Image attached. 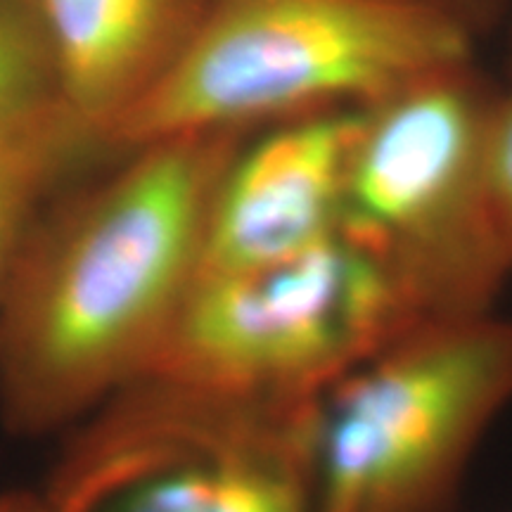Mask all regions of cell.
Returning <instances> with one entry per match:
<instances>
[{
  "instance_id": "obj_1",
  "label": "cell",
  "mask_w": 512,
  "mask_h": 512,
  "mask_svg": "<svg viewBox=\"0 0 512 512\" xmlns=\"http://www.w3.org/2000/svg\"><path fill=\"white\" fill-rule=\"evenodd\" d=\"M252 131L133 147L117 174L38 223L0 299V396L48 430L143 380L202 271L211 200Z\"/></svg>"
},
{
  "instance_id": "obj_2",
  "label": "cell",
  "mask_w": 512,
  "mask_h": 512,
  "mask_svg": "<svg viewBox=\"0 0 512 512\" xmlns=\"http://www.w3.org/2000/svg\"><path fill=\"white\" fill-rule=\"evenodd\" d=\"M477 38L413 0H209L174 67L107 133L133 147L366 107L475 60Z\"/></svg>"
},
{
  "instance_id": "obj_3",
  "label": "cell",
  "mask_w": 512,
  "mask_h": 512,
  "mask_svg": "<svg viewBox=\"0 0 512 512\" xmlns=\"http://www.w3.org/2000/svg\"><path fill=\"white\" fill-rule=\"evenodd\" d=\"M496 95L470 60L358 110L342 233L389 268L425 323L494 311L512 275L486 197Z\"/></svg>"
},
{
  "instance_id": "obj_4",
  "label": "cell",
  "mask_w": 512,
  "mask_h": 512,
  "mask_svg": "<svg viewBox=\"0 0 512 512\" xmlns=\"http://www.w3.org/2000/svg\"><path fill=\"white\" fill-rule=\"evenodd\" d=\"M422 323L389 268L339 230L273 264L197 275L143 380L242 406H316Z\"/></svg>"
},
{
  "instance_id": "obj_5",
  "label": "cell",
  "mask_w": 512,
  "mask_h": 512,
  "mask_svg": "<svg viewBox=\"0 0 512 512\" xmlns=\"http://www.w3.org/2000/svg\"><path fill=\"white\" fill-rule=\"evenodd\" d=\"M512 403V318L430 320L323 396L313 512H448Z\"/></svg>"
},
{
  "instance_id": "obj_6",
  "label": "cell",
  "mask_w": 512,
  "mask_h": 512,
  "mask_svg": "<svg viewBox=\"0 0 512 512\" xmlns=\"http://www.w3.org/2000/svg\"><path fill=\"white\" fill-rule=\"evenodd\" d=\"M358 110L302 114L242 140L211 200L200 273L273 264L335 238Z\"/></svg>"
},
{
  "instance_id": "obj_7",
  "label": "cell",
  "mask_w": 512,
  "mask_h": 512,
  "mask_svg": "<svg viewBox=\"0 0 512 512\" xmlns=\"http://www.w3.org/2000/svg\"><path fill=\"white\" fill-rule=\"evenodd\" d=\"M318 408L219 403L110 503L117 512H313Z\"/></svg>"
},
{
  "instance_id": "obj_8",
  "label": "cell",
  "mask_w": 512,
  "mask_h": 512,
  "mask_svg": "<svg viewBox=\"0 0 512 512\" xmlns=\"http://www.w3.org/2000/svg\"><path fill=\"white\" fill-rule=\"evenodd\" d=\"M67 110L105 145L174 67L209 0H38Z\"/></svg>"
},
{
  "instance_id": "obj_9",
  "label": "cell",
  "mask_w": 512,
  "mask_h": 512,
  "mask_svg": "<svg viewBox=\"0 0 512 512\" xmlns=\"http://www.w3.org/2000/svg\"><path fill=\"white\" fill-rule=\"evenodd\" d=\"M100 138L64 107L17 131L0 133V299L41 221L50 190Z\"/></svg>"
},
{
  "instance_id": "obj_10",
  "label": "cell",
  "mask_w": 512,
  "mask_h": 512,
  "mask_svg": "<svg viewBox=\"0 0 512 512\" xmlns=\"http://www.w3.org/2000/svg\"><path fill=\"white\" fill-rule=\"evenodd\" d=\"M38 0H0V133L64 110Z\"/></svg>"
},
{
  "instance_id": "obj_11",
  "label": "cell",
  "mask_w": 512,
  "mask_h": 512,
  "mask_svg": "<svg viewBox=\"0 0 512 512\" xmlns=\"http://www.w3.org/2000/svg\"><path fill=\"white\" fill-rule=\"evenodd\" d=\"M486 197L512 273V91L498 93L486 136Z\"/></svg>"
},
{
  "instance_id": "obj_12",
  "label": "cell",
  "mask_w": 512,
  "mask_h": 512,
  "mask_svg": "<svg viewBox=\"0 0 512 512\" xmlns=\"http://www.w3.org/2000/svg\"><path fill=\"white\" fill-rule=\"evenodd\" d=\"M444 15L479 38L503 17L505 0H413Z\"/></svg>"
},
{
  "instance_id": "obj_13",
  "label": "cell",
  "mask_w": 512,
  "mask_h": 512,
  "mask_svg": "<svg viewBox=\"0 0 512 512\" xmlns=\"http://www.w3.org/2000/svg\"><path fill=\"white\" fill-rule=\"evenodd\" d=\"M0 512H76L48 489L46 494L36 491H15V494L0 496Z\"/></svg>"
},
{
  "instance_id": "obj_14",
  "label": "cell",
  "mask_w": 512,
  "mask_h": 512,
  "mask_svg": "<svg viewBox=\"0 0 512 512\" xmlns=\"http://www.w3.org/2000/svg\"><path fill=\"white\" fill-rule=\"evenodd\" d=\"M510 62H512V29H510Z\"/></svg>"
}]
</instances>
